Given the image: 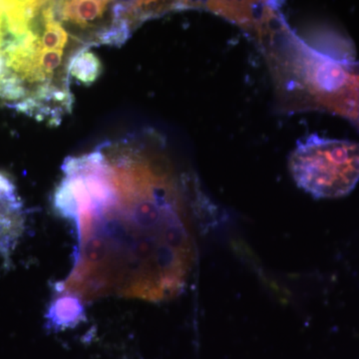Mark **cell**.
<instances>
[{"mask_svg": "<svg viewBox=\"0 0 359 359\" xmlns=\"http://www.w3.org/2000/svg\"><path fill=\"white\" fill-rule=\"evenodd\" d=\"M81 309L77 297L69 294L68 297H61L54 304V306H52L49 318L60 327L70 325L77 321L81 313Z\"/></svg>", "mask_w": 359, "mask_h": 359, "instance_id": "6", "label": "cell"}, {"mask_svg": "<svg viewBox=\"0 0 359 359\" xmlns=\"http://www.w3.org/2000/svg\"><path fill=\"white\" fill-rule=\"evenodd\" d=\"M56 211L77 231L63 290L77 299L144 301L181 292L194 257L183 187L164 139L152 130L67 158Z\"/></svg>", "mask_w": 359, "mask_h": 359, "instance_id": "1", "label": "cell"}, {"mask_svg": "<svg viewBox=\"0 0 359 359\" xmlns=\"http://www.w3.org/2000/svg\"><path fill=\"white\" fill-rule=\"evenodd\" d=\"M289 169L297 187L313 197H342L359 181V144L309 135L290 153Z\"/></svg>", "mask_w": 359, "mask_h": 359, "instance_id": "3", "label": "cell"}, {"mask_svg": "<svg viewBox=\"0 0 359 359\" xmlns=\"http://www.w3.org/2000/svg\"><path fill=\"white\" fill-rule=\"evenodd\" d=\"M25 209L13 180L0 172V256L8 254L25 229Z\"/></svg>", "mask_w": 359, "mask_h": 359, "instance_id": "4", "label": "cell"}, {"mask_svg": "<svg viewBox=\"0 0 359 359\" xmlns=\"http://www.w3.org/2000/svg\"><path fill=\"white\" fill-rule=\"evenodd\" d=\"M102 72V65L93 52L82 51L73 60L70 68L71 76L76 78L81 83L90 85L96 81Z\"/></svg>", "mask_w": 359, "mask_h": 359, "instance_id": "5", "label": "cell"}, {"mask_svg": "<svg viewBox=\"0 0 359 359\" xmlns=\"http://www.w3.org/2000/svg\"><path fill=\"white\" fill-rule=\"evenodd\" d=\"M280 30L269 22L259 33L269 35V62L280 97L294 110L323 109L354 121L359 74L348 56L323 52L302 41L280 21Z\"/></svg>", "mask_w": 359, "mask_h": 359, "instance_id": "2", "label": "cell"}]
</instances>
